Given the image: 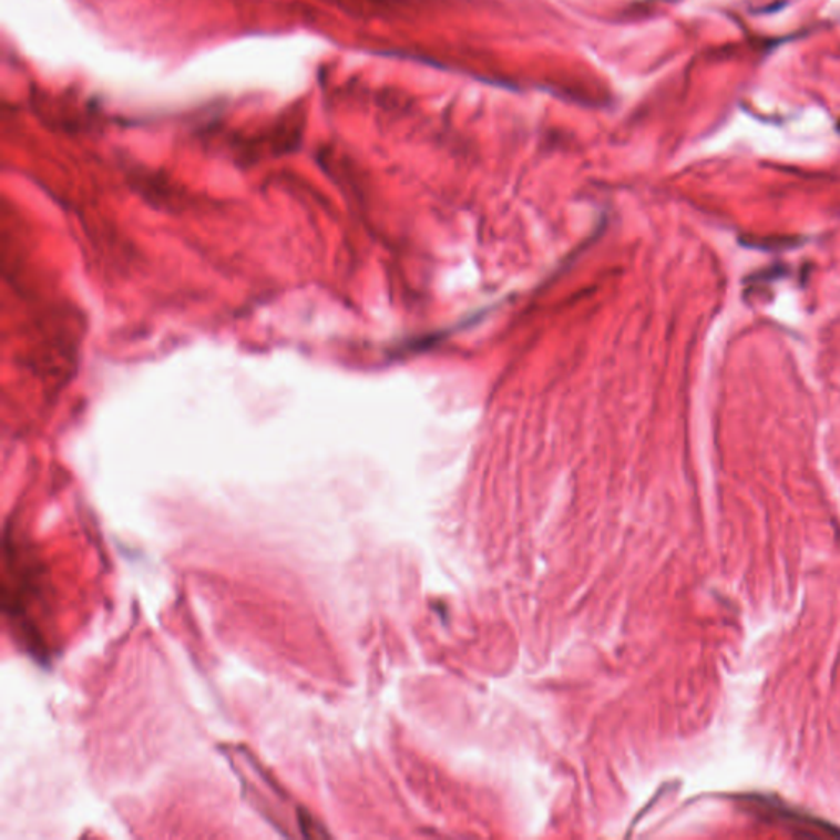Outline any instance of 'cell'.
Wrapping results in <instances>:
<instances>
[{"mask_svg":"<svg viewBox=\"0 0 840 840\" xmlns=\"http://www.w3.org/2000/svg\"><path fill=\"white\" fill-rule=\"evenodd\" d=\"M747 811L752 812L760 821L767 824L780 826L790 834L801 838H839L840 831L836 826L828 824L821 819L802 815L801 811L790 808L774 798L746 797Z\"/></svg>","mask_w":840,"mask_h":840,"instance_id":"6da1fadb","label":"cell"}]
</instances>
